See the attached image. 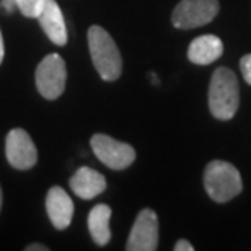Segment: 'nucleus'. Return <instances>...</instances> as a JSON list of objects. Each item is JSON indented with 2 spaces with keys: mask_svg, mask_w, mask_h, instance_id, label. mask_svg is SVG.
<instances>
[{
  "mask_svg": "<svg viewBox=\"0 0 251 251\" xmlns=\"http://www.w3.org/2000/svg\"><path fill=\"white\" fill-rule=\"evenodd\" d=\"M0 209H2V189H0Z\"/></svg>",
  "mask_w": 251,
  "mask_h": 251,
  "instance_id": "nucleus-20",
  "label": "nucleus"
},
{
  "mask_svg": "<svg viewBox=\"0 0 251 251\" xmlns=\"http://www.w3.org/2000/svg\"><path fill=\"white\" fill-rule=\"evenodd\" d=\"M67 82V69L59 54H49L39 62L36 69V87L41 97L56 100L64 93Z\"/></svg>",
  "mask_w": 251,
  "mask_h": 251,
  "instance_id": "nucleus-6",
  "label": "nucleus"
},
{
  "mask_svg": "<svg viewBox=\"0 0 251 251\" xmlns=\"http://www.w3.org/2000/svg\"><path fill=\"white\" fill-rule=\"evenodd\" d=\"M224 54V43L215 34H202L191 41L188 48V59L193 64L209 65Z\"/></svg>",
  "mask_w": 251,
  "mask_h": 251,
  "instance_id": "nucleus-12",
  "label": "nucleus"
},
{
  "mask_svg": "<svg viewBox=\"0 0 251 251\" xmlns=\"http://www.w3.org/2000/svg\"><path fill=\"white\" fill-rule=\"evenodd\" d=\"M240 70H242L245 82L251 85V54H247V56L240 59Z\"/></svg>",
  "mask_w": 251,
  "mask_h": 251,
  "instance_id": "nucleus-15",
  "label": "nucleus"
},
{
  "mask_svg": "<svg viewBox=\"0 0 251 251\" xmlns=\"http://www.w3.org/2000/svg\"><path fill=\"white\" fill-rule=\"evenodd\" d=\"M2 5H3V8L7 10V12H12L13 7L17 3H15V0H2Z\"/></svg>",
  "mask_w": 251,
  "mask_h": 251,
  "instance_id": "nucleus-18",
  "label": "nucleus"
},
{
  "mask_svg": "<svg viewBox=\"0 0 251 251\" xmlns=\"http://www.w3.org/2000/svg\"><path fill=\"white\" fill-rule=\"evenodd\" d=\"M41 2L43 0H15L18 10L23 13V17H26V18L38 17L39 8H41Z\"/></svg>",
  "mask_w": 251,
  "mask_h": 251,
  "instance_id": "nucleus-14",
  "label": "nucleus"
},
{
  "mask_svg": "<svg viewBox=\"0 0 251 251\" xmlns=\"http://www.w3.org/2000/svg\"><path fill=\"white\" fill-rule=\"evenodd\" d=\"M173 250L175 251H194V247L188 242V240H178Z\"/></svg>",
  "mask_w": 251,
  "mask_h": 251,
  "instance_id": "nucleus-16",
  "label": "nucleus"
},
{
  "mask_svg": "<svg viewBox=\"0 0 251 251\" xmlns=\"http://www.w3.org/2000/svg\"><path fill=\"white\" fill-rule=\"evenodd\" d=\"M70 189L74 191L78 198L90 201L97 198L106 189V178L101 173L93 168L82 167L78 168L72 178H70Z\"/></svg>",
  "mask_w": 251,
  "mask_h": 251,
  "instance_id": "nucleus-11",
  "label": "nucleus"
},
{
  "mask_svg": "<svg viewBox=\"0 0 251 251\" xmlns=\"http://www.w3.org/2000/svg\"><path fill=\"white\" fill-rule=\"evenodd\" d=\"M3 52H5V49H3V38H2V31H0V64H2V61H3Z\"/></svg>",
  "mask_w": 251,
  "mask_h": 251,
  "instance_id": "nucleus-19",
  "label": "nucleus"
},
{
  "mask_svg": "<svg viewBox=\"0 0 251 251\" xmlns=\"http://www.w3.org/2000/svg\"><path fill=\"white\" fill-rule=\"evenodd\" d=\"M90 145L100 162L111 170H126L135 160L132 145L109 137L106 134H95L90 139Z\"/></svg>",
  "mask_w": 251,
  "mask_h": 251,
  "instance_id": "nucleus-5",
  "label": "nucleus"
},
{
  "mask_svg": "<svg viewBox=\"0 0 251 251\" xmlns=\"http://www.w3.org/2000/svg\"><path fill=\"white\" fill-rule=\"evenodd\" d=\"M46 210L54 227L57 230H65L72 222L74 202L61 186H52L46 196Z\"/></svg>",
  "mask_w": 251,
  "mask_h": 251,
  "instance_id": "nucleus-10",
  "label": "nucleus"
},
{
  "mask_svg": "<svg viewBox=\"0 0 251 251\" xmlns=\"http://www.w3.org/2000/svg\"><path fill=\"white\" fill-rule=\"evenodd\" d=\"M109 219H111V207L106 204L95 205L88 214V230L98 247H104L111 240Z\"/></svg>",
  "mask_w": 251,
  "mask_h": 251,
  "instance_id": "nucleus-13",
  "label": "nucleus"
},
{
  "mask_svg": "<svg viewBox=\"0 0 251 251\" xmlns=\"http://www.w3.org/2000/svg\"><path fill=\"white\" fill-rule=\"evenodd\" d=\"M240 87L238 78L228 67H217L209 83V109L220 121H228L238 111Z\"/></svg>",
  "mask_w": 251,
  "mask_h": 251,
  "instance_id": "nucleus-1",
  "label": "nucleus"
},
{
  "mask_svg": "<svg viewBox=\"0 0 251 251\" xmlns=\"http://www.w3.org/2000/svg\"><path fill=\"white\" fill-rule=\"evenodd\" d=\"M36 20L41 25L43 31L46 33V36L56 46L67 44V28H65L62 10L59 8L56 0H43Z\"/></svg>",
  "mask_w": 251,
  "mask_h": 251,
  "instance_id": "nucleus-9",
  "label": "nucleus"
},
{
  "mask_svg": "<svg viewBox=\"0 0 251 251\" xmlns=\"http://www.w3.org/2000/svg\"><path fill=\"white\" fill-rule=\"evenodd\" d=\"M49 248L48 247H43V245L39 243H33L29 245V247H26V251H48Z\"/></svg>",
  "mask_w": 251,
  "mask_h": 251,
  "instance_id": "nucleus-17",
  "label": "nucleus"
},
{
  "mask_svg": "<svg viewBox=\"0 0 251 251\" xmlns=\"http://www.w3.org/2000/svg\"><path fill=\"white\" fill-rule=\"evenodd\" d=\"M219 8V0H181L172 13V23L178 29L204 26L217 17Z\"/></svg>",
  "mask_w": 251,
  "mask_h": 251,
  "instance_id": "nucleus-4",
  "label": "nucleus"
},
{
  "mask_svg": "<svg viewBox=\"0 0 251 251\" xmlns=\"http://www.w3.org/2000/svg\"><path fill=\"white\" fill-rule=\"evenodd\" d=\"M158 248V217L152 209H142L135 217L126 250L155 251Z\"/></svg>",
  "mask_w": 251,
  "mask_h": 251,
  "instance_id": "nucleus-7",
  "label": "nucleus"
},
{
  "mask_svg": "<svg viewBox=\"0 0 251 251\" xmlns=\"http://www.w3.org/2000/svg\"><path fill=\"white\" fill-rule=\"evenodd\" d=\"M5 155L17 170H29L38 162V150L31 137L23 129H12L5 140Z\"/></svg>",
  "mask_w": 251,
  "mask_h": 251,
  "instance_id": "nucleus-8",
  "label": "nucleus"
},
{
  "mask_svg": "<svg viewBox=\"0 0 251 251\" xmlns=\"http://www.w3.org/2000/svg\"><path fill=\"white\" fill-rule=\"evenodd\" d=\"M88 48L90 56L100 77L106 82L118 80L123 74V57L121 52L104 28L93 25L88 29Z\"/></svg>",
  "mask_w": 251,
  "mask_h": 251,
  "instance_id": "nucleus-2",
  "label": "nucleus"
},
{
  "mask_svg": "<svg viewBox=\"0 0 251 251\" xmlns=\"http://www.w3.org/2000/svg\"><path fill=\"white\" fill-rule=\"evenodd\" d=\"M204 188L209 198L215 202H228L242 193V175L232 163L212 160L204 170Z\"/></svg>",
  "mask_w": 251,
  "mask_h": 251,
  "instance_id": "nucleus-3",
  "label": "nucleus"
}]
</instances>
